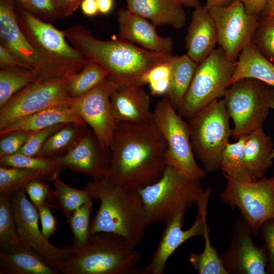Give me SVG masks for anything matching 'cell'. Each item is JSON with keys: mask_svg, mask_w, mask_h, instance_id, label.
I'll return each instance as SVG.
<instances>
[{"mask_svg": "<svg viewBox=\"0 0 274 274\" xmlns=\"http://www.w3.org/2000/svg\"><path fill=\"white\" fill-rule=\"evenodd\" d=\"M109 148L107 178L127 189L138 191L155 183L167 167V144L153 120L117 122Z\"/></svg>", "mask_w": 274, "mask_h": 274, "instance_id": "6da1fadb", "label": "cell"}, {"mask_svg": "<svg viewBox=\"0 0 274 274\" xmlns=\"http://www.w3.org/2000/svg\"><path fill=\"white\" fill-rule=\"evenodd\" d=\"M63 32L66 40L87 60L99 64L113 77L141 86L144 74L156 64L168 61L173 56L146 50L120 38L99 40L79 25Z\"/></svg>", "mask_w": 274, "mask_h": 274, "instance_id": "7a4b0ae2", "label": "cell"}, {"mask_svg": "<svg viewBox=\"0 0 274 274\" xmlns=\"http://www.w3.org/2000/svg\"><path fill=\"white\" fill-rule=\"evenodd\" d=\"M85 189L99 206L90 222V235L99 232L119 235L136 247L145 237L149 225L138 191L112 183L107 178L86 183Z\"/></svg>", "mask_w": 274, "mask_h": 274, "instance_id": "3957f363", "label": "cell"}, {"mask_svg": "<svg viewBox=\"0 0 274 274\" xmlns=\"http://www.w3.org/2000/svg\"><path fill=\"white\" fill-rule=\"evenodd\" d=\"M66 255L57 267L63 274H139L142 256L122 236L99 232L81 248L65 247Z\"/></svg>", "mask_w": 274, "mask_h": 274, "instance_id": "277c9868", "label": "cell"}, {"mask_svg": "<svg viewBox=\"0 0 274 274\" xmlns=\"http://www.w3.org/2000/svg\"><path fill=\"white\" fill-rule=\"evenodd\" d=\"M203 191L200 181L188 179L167 166L159 180L138 192L149 225L159 222L166 225L178 214L185 213Z\"/></svg>", "mask_w": 274, "mask_h": 274, "instance_id": "5b68a950", "label": "cell"}, {"mask_svg": "<svg viewBox=\"0 0 274 274\" xmlns=\"http://www.w3.org/2000/svg\"><path fill=\"white\" fill-rule=\"evenodd\" d=\"M223 99H217L188 119L194 155L207 172L220 169L222 154L232 135Z\"/></svg>", "mask_w": 274, "mask_h": 274, "instance_id": "8992f818", "label": "cell"}, {"mask_svg": "<svg viewBox=\"0 0 274 274\" xmlns=\"http://www.w3.org/2000/svg\"><path fill=\"white\" fill-rule=\"evenodd\" d=\"M272 88L254 78L238 80L226 90L223 99L234 127L235 139L262 127L270 108Z\"/></svg>", "mask_w": 274, "mask_h": 274, "instance_id": "52a82bcc", "label": "cell"}, {"mask_svg": "<svg viewBox=\"0 0 274 274\" xmlns=\"http://www.w3.org/2000/svg\"><path fill=\"white\" fill-rule=\"evenodd\" d=\"M153 120L167 144V166L188 179H205L207 172L194 157L188 122L179 115L167 97L156 103Z\"/></svg>", "mask_w": 274, "mask_h": 274, "instance_id": "ba28073f", "label": "cell"}, {"mask_svg": "<svg viewBox=\"0 0 274 274\" xmlns=\"http://www.w3.org/2000/svg\"><path fill=\"white\" fill-rule=\"evenodd\" d=\"M236 61L227 59L222 49H215L198 64L190 85L177 110L187 120L215 100L223 96L230 85Z\"/></svg>", "mask_w": 274, "mask_h": 274, "instance_id": "9c48e42d", "label": "cell"}, {"mask_svg": "<svg viewBox=\"0 0 274 274\" xmlns=\"http://www.w3.org/2000/svg\"><path fill=\"white\" fill-rule=\"evenodd\" d=\"M15 13L24 36L46 59L71 75L83 68L87 59L80 51L67 43L63 30L57 29L51 23L35 16L23 8L19 12L15 10Z\"/></svg>", "mask_w": 274, "mask_h": 274, "instance_id": "30bf717a", "label": "cell"}, {"mask_svg": "<svg viewBox=\"0 0 274 274\" xmlns=\"http://www.w3.org/2000/svg\"><path fill=\"white\" fill-rule=\"evenodd\" d=\"M224 177L226 186L219 193L220 199L230 208H237L253 236H258L261 225L274 218V176L251 182Z\"/></svg>", "mask_w": 274, "mask_h": 274, "instance_id": "8fae6325", "label": "cell"}, {"mask_svg": "<svg viewBox=\"0 0 274 274\" xmlns=\"http://www.w3.org/2000/svg\"><path fill=\"white\" fill-rule=\"evenodd\" d=\"M0 38L1 43L41 80L67 79L72 76L46 59L27 39L18 24L13 0H0Z\"/></svg>", "mask_w": 274, "mask_h": 274, "instance_id": "7c38bea8", "label": "cell"}, {"mask_svg": "<svg viewBox=\"0 0 274 274\" xmlns=\"http://www.w3.org/2000/svg\"><path fill=\"white\" fill-rule=\"evenodd\" d=\"M128 85L132 84L109 75L89 91L71 99L69 107L90 126L104 147L109 148L117 124L111 96L117 89Z\"/></svg>", "mask_w": 274, "mask_h": 274, "instance_id": "4fadbf2b", "label": "cell"}, {"mask_svg": "<svg viewBox=\"0 0 274 274\" xmlns=\"http://www.w3.org/2000/svg\"><path fill=\"white\" fill-rule=\"evenodd\" d=\"M71 99L66 79L39 80L17 92L0 108V130L37 112L70 106Z\"/></svg>", "mask_w": 274, "mask_h": 274, "instance_id": "5bb4252c", "label": "cell"}, {"mask_svg": "<svg viewBox=\"0 0 274 274\" xmlns=\"http://www.w3.org/2000/svg\"><path fill=\"white\" fill-rule=\"evenodd\" d=\"M209 10L215 23L219 47L227 59L236 61L241 51L252 42L259 23L258 16L248 14L238 0Z\"/></svg>", "mask_w": 274, "mask_h": 274, "instance_id": "9a60e30c", "label": "cell"}, {"mask_svg": "<svg viewBox=\"0 0 274 274\" xmlns=\"http://www.w3.org/2000/svg\"><path fill=\"white\" fill-rule=\"evenodd\" d=\"M212 188L208 187L197 202L196 218L192 225L183 229L185 214L180 213L165 225V229L159 244L149 263L139 274H162L164 272L167 262L174 252L185 242L192 237L203 236L207 227L208 207L212 193Z\"/></svg>", "mask_w": 274, "mask_h": 274, "instance_id": "2e32d148", "label": "cell"}, {"mask_svg": "<svg viewBox=\"0 0 274 274\" xmlns=\"http://www.w3.org/2000/svg\"><path fill=\"white\" fill-rule=\"evenodd\" d=\"M11 203L21 243L46 258L57 270L66 256V250L53 245L44 236L39 225L38 210L23 188L12 193Z\"/></svg>", "mask_w": 274, "mask_h": 274, "instance_id": "e0dca14e", "label": "cell"}, {"mask_svg": "<svg viewBox=\"0 0 274 274\" xmlns=\"http://www.w3.org/2000/svg\"><path fill=\"white\" fill-rule=\"evenodd\" d=\"M226 250L220 255L228 274H266L268 257L264 247L256 246L253 232L245 220L237 217Z\"/></svg>", "mask_w": 274, "mask_h": 274, "instance_id": "ac0fdd59", "label": "cell"}, {"mask_svg": "<svg viewBox=\"0 0 274 274\" xmlns=\"http://www.w3.org/2000/svg\"><path fill=\"white\" fill-rule=\"evenodd\" d=\"M54 158L65 168L84 173L94 181L108 177L111 162L110 148L102 146L88 129L70 149Z\"/></svg>", "mask_w": 274, "mask_h": 274, "instance_id": "d6986e66", "label": "cell"}, {"mask_svg": "<svg viewBox=\"0 0 274 274\" xmlns=\"http://www.w3.org/2000/svg\"><path fill=\"white\" fill-rule=\"evenodd\" d=\"M119 38L146 50L167 55H173V40L159 36L156 25L148 19L129 9L121 8L118 12Z\"/></svg>", "mask_w": 274, "mask_h": 274, "instance_id": "ffe728a7", "label": "cell"}, {"mask_svg": "<svg viewBox=\"0 0 274 274\" xmlns=\"http://www.w3.org/2000/svg\"><path fill=\"white\" fill-rule=\"evenodd\" d=\"M186 54L199 64L215 49L218 37L209 9L200 4L194 8L185 38Z\"/></svg>", "mask_w": 274, "mask_h": 274, "instance_id": "44dd1931", "label": "cell"}, {"mask_svg": "<svg viewBox=\"0 0 274 274\" xmlns=\"http://www.w3.org/2000/svg\"><path fill=\"white\" fill-rule=\"evenodd\" d=\"M138 85H128L115 90L110 101L116 122L144 123L153 120L150 96Z\"/></svg>", "mask_w": 274, "mask_h": 274, "instance_id": "7402d4cb", "label": "cell"}, {"mask_svg": "<svg viewBox=\"0 0 274 274\" xmlns=\"http://www.w3.org/2000/svg\"><path fill=\"white\" fill-rule=\"evenodd\" d=\"M44 256L23 244L0 250V274H59Z\"/></svg>", "mask_w": 274, "mask_h": 274, "instance_id": "603a6c76", "label": "cell"}, {"mask_svg": "<svg viewBox=\"0 0 274 274\" xmlns=\"http://www.w3.org/2000/svg\"><path fill=\"white\" fill-rule=\"evenodd\" d=\"M127 8L156 26L168 25L177 29L185 24L183 5L177 0H125Z\"/></svg>", "mask_w": 274, "mask_h": 274, "instance_id": "cb8c5ba5", "label": "cell"}, {"mask_svg": "<svg viewBox=\"0 0 274 274\" xmlns=\"http://www.w3.org/2000/svg\"><path fill=\"white\" fill-rule=\"evenodd\" d=\"M273 145L269 135L259 128L246 135L244 157L246 168L253 181L264 177L272 165Z\"/></svg>", "mask_w": 274, "mask_h": 274, "instance_id": "d4e9b609", "label": "cell"}, {"mask_svg": "<svg viewBox=\"0 0 274 274\" xmlns=\"http://www.w3.org/2000/svg\"><path fill=\"white\" fill-rule=\"evenodd\" d=\"M77 123L87 126L69 106L49 108L21 118L0 130V137L20 131H38L55 124Z\"/></svg>", "mask_w": 274, "mask_h": 274, "instance_id": "484cf974", "label": "cell"}, {"mask_svg": "<svg viewBox=\"0 0 274 274\" xmlns=\"http://www.w3.org/2000/svg\"><path fill=\"white\" fill-rule=\"evenodd\" d=\"M246 78L257 79L274 88V63L265 56L252 42L239 54L230 85Z\"/></svg>", "mask_w": 274, "mask_h": 274, "instance_id": "4316f807", "label": "cell"}, {"mask_svg": "<svg viewBox=\"0 0 274 274\" xmlns=\"http://www.w3.org/2000/svg\"><path fill=\"white\" fill-rule=\"evenodd\" d=\"M170 77L167 97L177 111L190 85L198 65L186 54L172 56L169 60Z\"/></svg>", "mask_w": 274, "mask_h": 274, "instance_id": "83f0119b", "label": "cell"}, {"mask_svg": "<svg viewBox=\"0 0 274 274\" xmlns=\"http://www.w3.org/2000/svg\"><path fill=\"white\" fill-rule=\"evenodd\" d=\"M51 206L67 218L74 211L93 198L89 191L74 188L63 181H54Z\"/></svg>", "mask_w": 274, "mask_h": 274, "instance_id": "f1b7e54d", "label": "cell"}, {"mask_svg": "<svg viewBox=\"0 0 274 274\" xmlns=\"http://www.w3.org/2000/svg\"><path fill=\"white\" fill-rule=\"evenodd\" d=\"M87 130V126L70 122L55 132L44 144L41 156L55 157L70 149Z\"/></svg>", "mask_w": 274, "mask_h": 274, "instance_id": "f546056e", "label": "cell"}, {"mask_svg": "<svg viewBox=\"0 0 274 274\" xmlns=\"http://www.w3.org/2000/svg\"><path fill=\"white\" fill-rule=\"evenodd\" d=\"M246 135L234 143L229 142L226 146L221 156L220 169L224 176L241 182L253 181L245 163L244 145Z\"/></svg>", "mask_w": 274, "mask_h": 274, "instance_id": "4dcf8cb0", "label": "cell"}, {"mask_svg": "<svg viewBox=\"0 0 274 274\" xmlns=\"http://www.w3.org/2000/svg\"><path fill=\"white\" fill-rule=\"evenodd\" d=\"M41 80L32 71L21 67L1 68L0 108L15 94L29 85Z\"/></svg>", "mask_w": 274, "mask_h": 274, "instance_id": "1f68e13d", "label": "cell"}, {"mask_svg": "<svg viewBox=\"0 0 274 274\" xmlns=\"http://www.w3.org/2000/svg\"><path fill=\"white\" fill-rule=\"evenodd\" d=\"M36 179L55 181L50 174L44 172L0 165V193L12 194Z\"/></svg>", "mask_w": 274, "mask_h": 274, "instance_id": "d6a6232c", "label": "cell"}, {"mask_svg": "<svg viewBox=\"0 0 274 274\" xmlns=\"http://www.w3.org/2000/svg\"><path fill=\"white\" fill-rule=\"evenodd\" d=\"M109 75V73L99 64L87 60L80 72L66 79L71 97L74 98L84 94L102 82Z\"/></svg>", "mask_w": 274, "mask_h": 274, "instance_id": "836d02e7", "label": "cell"}, {"mask_svg": "<svg viewBox=\"0 0 274 274\" xmlns=\"http://www.w3.org/2000/svg\"><path fill=\"white\" fill-rule=\"evenodd\" d=\"M0 165L44 172L55 180L65 169L54 157L30 156L19 153L0 157Z\"/></svg>", "mask_w": 274, "mask_h": 274, "instance_id": "e575fe53", "label": "cell"}, {"mask_svg": "<svg viewBox=\"0 0 274 274\" xmlns=\"http://www.w3.org/2000/svg\"><path fill=\"white\" fill-rule=\"evenodd\" d=\"M210 233V228L208 225L203 235V250L200 253H191L189 257V263L199 274H228L220 255L211 244Z\"/></svg>", "mask_w": 274, "mask_h": 274, "instance_id": "d590c367", "label": "cell"}, {"mask_svg": "<svg viewBox=\"0 0 274 274\" xmlns=\"http://www.w3.org/2000/svg\"><path fill=\"white\" fill-rule=\"evenodd\" d=\"M11 194L0 193V246L8 249L22 244L11 208Z\"/></svg>", "mask_w": 274, "mask_h": 274, "instance_id": "8d00e7d4", "label": "cell"}, {"mask_svg": "<svg viewBox=\"0 0 274 274\" xmlns=\"http://www.w3.org/2000/svg\"><path fill=\"white\" fill-rule=\"evenodd\" d=\"M92 200L84 203L66 218L73 233V243L72 246L74 247H83L88 242L90 237V217L93 207Z\"/></svg>", "mask_w": 274, "mask_h": 274, "instance_id": "74e56055", "label": "cell"}, {"mask_svg": "<svg viewBox=\"0 0 274 274\" xmlns=\"http://www.w3.org/2000/svg\"><path fill=\"white\" fill-rule=\"evenodd\" d=\"M252 42L259 51L274 63V17L264 16L259 20Z\"/></svg>", "mask_w": 274, "mask_h": 274, "instance_id": "f35d334b", "label": "cell"}, {"mask_svg": "<svg viewBox=\"0 0 274 274\" xmlns=\"http://www.w3.org/2000/svg\"><path fill=\"white\" fill-rule=\"evenodd\" d=\"M170 67L169 60L151 67L143 74L142 82L143 85H149L151 93L161 95L166 93L169 85Z\"/></svg>", "mask_w": 274, "mask_h": 274, "instance_id": "ab89813d", "label": "cell"}, {"mask_svg": "<svg viewBox=\"0 0 274 274\" xmlns=\"http://www.w3.org/2000/svg\"><path fill=\"white\" fill-rule=\"evenodd\" d=\"M20 4L24 9L48 22L64 17L57 0H28Z\"/></svg>", "mask_w": 274, "mask_h": 274, "instance_id": "60d3db41", "label": "cell"}, {"mask_svg": "<svg viewBox=\"0 0 274 274\" xmlns=\"http://www.w3.org/2000/svg\"><path fill=\"white\" fill-rule=\"evenodd\" d=\"M66 123H59L34 131L17 153L30 156H41L42 148L47 140Z\"/></svg>", "mask_w": 274, "mask_h": 274, "instance_id": "b9f144b4", "label": "cell"}, {"mask_svg": "<svg viewBox=\"0 0 274 274\" xmlns=\"http://www.w3.org/2000/svg\"><path fill=\"white\" fill-rule=\"evenodd\" d=\"M45 181L41 179L33 180L28 182L23 188L37 210L44 205L52 207L53 189Z\"/></svg>", "mask_w": 274, "mask_h": 274, "instance_id": "7bdbcfd3", "label": "cell"}, {"mask_svg": "<svg viewBox=\"0 0 274 274\" xmlns=\"http://www.w3.org/2000/svg\"><path fill=\"white\" fill-rule=\"evenodd\" d=\"M35 131H20L0 137V157L17 154Z\"/></svg>", "mask_w": 274, "mask_h": 274, "instance_id": "ee69618b", "label": "cell"}, {"mask_svg": "<svg viewBox=\"0 0 274 274\" xmlns=\"http://www.w3.org/2000/svg\"><path fill=\"white\" fill-rule=\"evenodd\" d=\"M259 234L264 241L263 247L267 254V272L274 274V218L266 221L261 225Z\"/></svg>", "mask_w": 274, "mask_h": 274, "instance_id": "f6af8a7d", "label": "cell"}, {"mask_svg": "<svg viewBox=\"0 0 274 274\" xmlns=\"http://www.w3.org/2000/svg\"><path fill=\"white\" fill-rule=\"evenodd\" d=\"M51 209V206L44 205L38 209L42 232L48 239L55 233L57 229V219Z\"/></svg>", "mask_w": 274, "mask_h": 274, "instance_id": "bcb514c9", "label": "cell"}, {"mask_svg": "<svg viewBox=\"0 0 274 274\" xmlns=\"http://www.w3.org/2000/svg\"><path fill=\"white\" fill-rule=\"evenodd\" d=\"M0 67L1 68L21 67L27 69L12 52L1 43L0 44Z\"/></svg>", "mask_w": 274, "mask_h": 274, "instance_id": "7dc6e473", "label": "cell"}, {"mask_svg": "<svg viewBox=\"0 0 274 274\" xmlns=\"http://www.w3.org/2000/svg\"><path fill=\"white\" fill-rule=\"evenodd\" d=\"M249 14L258 15L263 12L269 0H238Z\"/></svg>", "mask_w": 274, "mask_h": 274, "instance_id": "c3c4849f", "label": "cell"}, {"mask_svg": "<svg viewBox=\"0 0 274 274\" xmlns=\"http://www.w3.org/2000/svg\"><path fill=\"white\" fill-rule=\"evenodd\" d=\"M64 17L72 15L83 0H57Z\"/></svg>", "mask_w": 274, "mask_h": 274, "instance_id": "681fc988", "label": "cell"}, {"mask_svg": "<svg viewBox=\"0 0 274 274\" xmlns=\"http://www.w3.org/2000/svg\"><path fill=\"white\" fill-rule=\"evenodd\" d=\"M81 8L84 14L87 16H94L98 12L95 0H83Z\"/></svg>", "mask_w": 274, "mask_h": 274, "instance_id": "f907efd6", "label": "cell"}, {"mask_svg": "<svg viewBox=\"0 0 274 274\" xmlns=\"http://www.w3.org/2000/svg\"><path fill=\"white\" fill-rule=\"evenodd\" d=\"M98 11L102 14H107L110 12L113 7V0H95Z\"/></svg>", "mask_w": 274, "mask_h": 274, "instance_id": "816d5d0a", "label": "cell"}, {"mask_svg": "<svg viewBox=\"0 0 274 274\" xmlns=\"http://www.w3.org/2000/svg\"><path fill=\"white\" fill-rule=\"evenodd\" d=\"M206 6L208 8L218 7H225L229 5L234 0H206Z\"/></svg>", "mask_w": 274, "mask_h": 274, "instance_id": "f5cc1de1", "label": "cell"}, {"mask_svg": "<svg viewBox=\"0 0 274 274\" xmlns=\"http://www.w3.org/2000/svg\"><path fill=\"white\" fill-rule=\"evenodd\" d=\"M263 12L264 16L271 15L274 14V0H269Z\"/></svg>", "mask_w": 274, "mask_h": 274, "instance_id": "db71d44e", "label": "cell"}, {"mask_svg": "<svg viewBox=\"0 0 274 274\" xmlns=\"http://www.w3.org/2000/svg\"><path fill=\"white\" fill-rule=\"evenodd\" d=\"M184 6L195 8L199 5V0H177Z\"/></svg>", "mask_w": 274, "mask_h": 274, "instance_id": "11a10c76", "label": "cell"}, {"mask_svg": "<svg viewBox=\"0 0 274 274\" xmlns=\"http://www.w3.org/2000/svg\"><path fill=\"white\" fill-rule=\"evenodd\" d=\"M270 108H271L274 111V88H272L271 96L270 99ZM272 157L273 159H274V147L273 149Z\"/></svg>", "mask_w": 274, "mask_h": 274, "instance_id": "9f6ffc18", "label": "cell"}, {"mask_svg": "<svg viewBox=\"0 0 274 274\" xmlns=\"http://www.w3.org/2000/svg\"><path fill=\"white\" fill-rule=\"evenodd\" d=\"M28 0H19V3H23L27 2Z\"/></svg>", "mask_w": 274, "mask_h": 274, "instance_id": "6f0895ef", "label": "cell"}, {"mask_svg": "<svg viewBox=\"0 0 274 274\" xmlns=\"http://www.w3.org/2000/svg\"><path fill=\"white\" fill-rule=\"evenodd\" d=\"M270 16H273V17H274V14H273L271 15Z\"/></svg>", "mask_w": 274, "mask_h": 274, "instance_id": "680465c9", "label": "cell"}]
</instances>
